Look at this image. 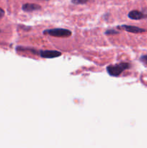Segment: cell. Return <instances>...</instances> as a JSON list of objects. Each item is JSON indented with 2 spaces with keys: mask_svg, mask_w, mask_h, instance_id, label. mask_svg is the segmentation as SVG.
<instances>
[{
  "mask_svg": "<svg viewBox=\"0 0 147 148\" xmlns=\"http://www.w3.org/2000/svg\"><path fill=\"white\" fill-rule=\"evenodd\" d=\"M45 1H48V0H45Z\"/></svg>",
  "mask_w": 147,
  "mask_h": 148,
  "instance_id": "11",
  "label": "cell"
},
{
  "mask_svg": "<svg viewBox=\"0 0 147 148\" xmlns=\"http://www.w3.org/2000/svg\"><path fill=\"white\" fill-rule=\"evenodd\" d=\"M131 64L126 62H121L116 64L109 65L107 66V72L111 77H118L126 69H130Z\"/></svg>",
  "mask_w": 147,
  "mask_h": 148,
  "instance_id": "1",
  "label": "cell"
},
{
  "mask_svg": "<svg viewBox=\"0 0 147 148\" xmlns=\"http://www.w3.org/2000/svg\"><path fill=\"white\" fill-rule=\"evenodd\" d=\"M128 16L130 19L134 20H142V19L147 17V14L142 12L138 11V10H132V11H131L128 13Z\"/></svg>",
  "mask_w": 147,
  "mask_h": 148,
  "instance_id": "4",
  "label": "cell"
},
{
  "mask_svg": "<svg viewBox=\"0 0 147 148\" xmlns=\"http://www.w3.org/2000/svg\"><path fill=\"white\" fill-rule=\"evenodd\" d=\"M43 34L50 35L53 37L58 38H66L69 37L71 35V31L67 29L63 28H55L50 29V30H46L43 31Z\"/></svg>",
  "mask_w": 147,
  "mask_h": 148,
  "instance_id": "2",
  "label": "cell"
},
{
  "mask_svg": "<svg viewBox=\"0 0 147 148\" xmlns=\"http://www.w3.org/2000/svg\"><path fill=\"white\" fill-rule=\"evenodd\" d=\"M118 32L115 30H108L105 32L106 35H114V34H118Z\"/></svg>",
  "mask_w": 147,
  "mask_h": 148,
  "instance_id": "9",
  "label": "cell"
},
{
  "mask_svg": "<svg viewBox=\"0 0 147 148\" xmlns=\"http://www.w3.org/2000/svg\"><path fill=\"white\" fill-rule=\"evenodd\" d=\"M40 57L44 58V59H54V58L59 57L61 55V53L58 51L53 50H46V51H40L39 52Z\"/></svg>",
  "mask_w": 147,
  "mask_h": 148,
  "instance_id": "3",
  "label": "cell"
},
{
  "mask_svg": "<svg viewBox=\"0 0 147 148\" xmlns=\"http://www.w3.org/2000/svg\"><path fill=\"white\" fill-rule=\"evenodd\" d=\"M89 1V0H71V2L75 4H84Z\"/></svg>",
  "mask_w": 147,
  "mask_h": 148,
  "instance_id": "7",
  "label": "cell"
},
{
  "mask_svg": "<svg viewBox=\"0 0 147 148\" xmlns=\"http://www.w3.org/2000/svg\"><path fill=\"white\" fill-rule=\"evenodd\" d=\"M140 61L144 64L147 65V55H143L140 57Z\"/></svg>",
  "mask_w": 147,
  "mask_h": 148,
  "instance_id": "8",
  "label": "cell"
},
{
  "mask_svg": "<svg viewBox=\"0 0 147 148\" xmlns=\"http://www.w3.org/2000/svg\"><path fill=\"white\" fill-rule=\"evenodd\" d=\"M22 9L25 12H33L37 11L40 10L41 7L39 4H32V3H27V4H23Z\"/></svg>",
  "mask_w": 147,
  "mask_h": 148,
  "instance_id": "6",
  "label": "cell"
},
{
  "mask_svg": "<svg viewBox=\"0 0 147 148\" xmlns=\"http://www.w3.org/2000/svg\"><path fill=\"white\" fill-rule=\"evenodd\" d=\"M4 16V11L3 9H1V7H0V20H1V18H2Z\"/></svg>",
  "mask_w": 147,
  "mask_h": 148,
  "instance_id": "10",
  "label": "cell"
},
{
  "mask_svg": "<svg viewBox=\"0 0 147 148\" xmlns=\"http://www.w3.org/2000/svg\"><path fill=\"white\" fill-rule=\"evenodd\" d=\"M119 28L123 29L125 31L129 32V33H144L146 31L145 29L141 28V27H136V26H133V25H123L119 27Z\"/></svg>",
  "mask_w": 147,
  "mask_h": 148,
  "instance_id": "5",
  "label": "cell"
}]
</instances>
